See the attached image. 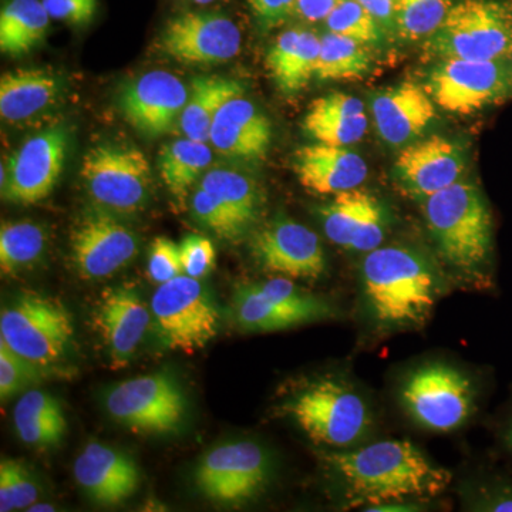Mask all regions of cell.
Masks as SVG:
<instances>
[{"mask_svg": "<svg viewBox=\"0 0 512 512\" xmlns=\"http://www.w3.org/2000/svg\"><path fill=\"white\" fill-rule=\"evenodd\" d=\"M323 461L345 484L352 505L369 510L407 498L437 497L451 476L437 467L409 441L387 440L355 451H332Z\"/></svg>", "mask_w": 512, "mask_h": 512, "instance_id": "6da1fadb", "label": "cell"}, {"mask_svg": "<svg viewBox=\"0 0 512 512\" xmlns=\"http://www.w3.org/2000/svg\"><path fill=\"white\" fill-rule=\"evenodd\" d=\"M363 295L373 318L387 328H406L427 318L439 285L429 262L402 247L367 252L362 265Z\"/></svg>", "mask_w": 512, "mask_h": 512, "instance_id": "7a4b0ae2", "label": "cell"}, {"mask_svg": "<svg viewBox=\"0 0 512 512\" xmlns=\"http://www.w3.org/2000/svg\"><path fill=\"white\" fill-rule=\"evenodd\" d=\"M424 218L441 256L470 275H487L493 256V215L483 192L460 180L423 201Z\"/></svg>", "mask_w": 512, "mask_h": 512, "instance_id": "3957f363", "label": "cell"}, {"mask_svg": "<svg viewBox=\"0 0 512 512\" xmlns=\"http://www.w3.org/2000/svg\"><path fill=\"white\" fill-rule=\"evenodd\" d=\"M424 49L439 62L511 60L512 0H460Z\"/></svg>", "mask_w": 512, "mask_h": 512, "instance_id": "277c9868", "label": "cell"}, {"mask_svg": "<svg viewBox=\"0 0 512 512\" xmlns=\"http://www.w3.org/2000/svg\"><path fill=\"white\" fill-rule=\"evenodd\" d=\"M103 404L111 419L137 434H174L187 419L183 387L167 370L110 387L104 393Z\"/></svg>", "mask_w": 512, "mask_h": 512, "instance_id": "5b68a950", "label": "cell"}, {"mask_svg": "<svg viewBox=\"0 0 512 512\" xmlns=\"http://www.w3.org/2000/svg\"><path fill=\"white\" fill-rule=\"evenodd\" d=\"M72 316L62 303L23 293L0 315V340L30 362L55 366L72 349Z\"/></svg>", "mask_w": 512, "mask_h": 512, "instance_id": "8992f818", "label": "cell"}, {"mask_svg": "<svg viewBox=\"0 0 512 512\" xmlns=\"http://www.w3.org/2000/svg\"><path fill=\"white\" fill-rule=\"evenodd\" d=\"M150 309L161 342L184 353L204 349L220 328V309L210 291L185 274L158 285Z\"/></svg>", "mask_w": 512, "mask_h": 512, "instance_id": "52a82bcc", "label": "cell"}, {"mask_svg": "<svg viewBox=\"0 0 512 512\" xmlns=\"http://www.w3.org/2000/svg\"><path fill=\"white\" fill-rule=\"evenodd\" d=\"M80 175L97 207L114 214H134L150 201L151 165L137 147L104 143L90 148Z\"/></svg>", "mask_w": 512, "mask_h": 512, "instance_id": "ba28073f", "label": "cell"}, {"mask_svg": "<svg viewBox=\"0 0 512 512\" xmlns=\"http://www.w3.org/2000/svg\"><path fill=\"white\" fill-rule=\"evenodd\" d=\"M286 412L309 439L325 446L348 447L369 429L365 400L335 380L306 387L286 404Z\"/></svg>", "mask_w": 512, "mask_h": 512, "instance_id": "9c48e42d", "label": "cell"}, {"mask_svg": "<svg viewBox=\"0 0 512 512\" xmlns=\"http://www.w3.org/2000/svg\"><path fill=\"white\" fill-rule=\"evenodd\" d=\"M427 92L441 109L477 113L512 97V60H440L431 69Z\"/></svg>", "mask_w": 512, "mask_h": 512, "instance_id": "30bf717a", "label": "cell"}, {"mask_svg": "<svg viewBox=\"0 0 512 512\" xmlns=\"http://www.w3.org/2000/svg\"><path fill=\"white\" fill-rule=\"evenodd\" d=\"M271 461L254 441H231L211 448L198 463L195 485L214 503L238 505L261 493Z\"/></svg>", "mask_w": 512, "mask_h": 512, "instance_id": "8fae6325", "label": "cell"}, {"mask_svg": "<svg viewBox=\"0 0 512 512\" xmlns=\"http://www.w3.org/2000/svg\"><path fill=\"white\" fill-rule=\"evenodd\" d=\"M402 397L417 423L440 433L458 429L473 412L474 389L470 379L441 363L414 372L404 384Z\"/></svg>", "mask_w": 512, "mask_h": 512, "instance_id": "7c38bea8", "label": "cell"}, {"mask_svg": "<svg viewBox=\"0 0 512 512\" xmlns=\"http://www.w3.org/2000/svg\"><path fill=\"white\" fill-rule=\"evenodd\" d=\"M70 251L74 268L83 279H103L136 258L138 239L114 212L96 205L74 224Z\"/></svg>", "mask_w": 512, "mask_h": 512, "instance_id": "4fadbf2b", "label": "cell"}, {"mask_svg": "<svg viewBox=\"0 0 512 512\" xmlns=\"http://www.w3.org/2000/svg\"><path fill=\"white\" fill-rule=\"evenodd\" d=\"M63 127H50L28 138L2 165V197L13 204H37L49 197L62 174L67 151Z\"/></svg>", "mask_w": 512, "mask_h": 512, "instance_id": "5bb4252c", "label": "cell"}, {"mask_svg": "<svg viewBox=\"0 0 512 512\" xmlns=\"http://www.w3.org/2000/svg\"><path fill=\"white\" fill-rule=\"evenodd\" d=\"M251 254L259 268L285 278L316 281L326 272L318 235L285 217L274 218L252 235Z\"/></svg>", "mask_w": 512, "mask_h": 512, "instance_id": "9a60e30c", "label": "cell"}, {"mask_svg": "<svg viewBox=\"0 0 512 512\" xmlns=\"http://www.w3.org/2000/svg\"><path fill=\"white\" fill-rule=\"evenodd\" d=\"M158 47L175 62L212 66L238 55L241 32L220 13L185 12L168 20Z\"/></svg>", "mask_w": 512, "mask_h": 512, "instance_id": "2e32d148", "label": "cell"}, {"mask_svg": "<svg viewBox=\"0 0 512 512\" xmlns=\"http://www.w3.org/2000/svg\"><path fill=\"white\" fill-rule=\"evenodd\" d=\"M188 93L190 90L183 80L163 70H154L124 84L120 110L138 133L150 138L161 137L180 121Z\"/></svg>", "mask_w": 512, "mask_h": 512, "instance_id": "e0dca14e", "label": "cell"}, {"mask_svg": "<svg viewBox=\"0 0 512 512\" xmlns=\"http://www.w3.org/2000/svg\"><path fill=\"white\" fill-rule=\"evenodd\" d=\"M466 165L457 141L433 136L403 148L394 163V178L407 194L424 201L463 180Z\"/></svg>", "mask_w": 512, "mask_h": 512, "instance_id": "ac0fdd59", "label": "cell"}, {"mask_svg": "<svg viewBox=\"0 0 512 512\" xmlns=\"http://www.w3.org/2000/svg\"><path fill=\"white\" fill-rule=\"evenodd\" d=\"M326 237L339 247L356 252L375 251L386 237L383 205L369 192L346 191L319 208Z\"/></svg>", "mask_w": 512, "mask_h": 512, "instance_id": "d6986e66", "label": "cell"}, {"mask_svg": "<svg viewBox=\"0 0 512 512\" xmlns=\"http://www.w3.org/2000/svg\"><path fill=\"white\" fill-rule=\"evenodd\" d=\"M151 309L131 288H110L101 293L94 325L109 352L111 369L130 363L151 325Z\"/></svg>", "mask_w": 512, "mask_h": 512, "instance_id": "ffe728a7", "label": "cell"}, {"mask_svg": "<svg viewBox=\"0 0 512 512\" xmlns=\"http://www.w3.org/2000/svg\"><path fill=\"white\" fill-rule=\"evenodd\" d=\"M74 478L94 504L116 507L140 487V468L124 451L101 443L83 448L73 466Z\"/></svg>", "mask_w": 512, "mask_h": 512, "instance_id": "44dd1931", "label": "cell"}, {"mask_svg": "<svg viewBox=\"0 0 512 512\" xmlns=\"http://www.w3.org/2000/svg\"><path fill=\"white\" fill-rule=\"evenodd\" d=\"M429 92L419 84L404 82L373 94V121L384 143L406 147L423 136L436 119V107Z\"/></svg>", "mask_w": 512, "mask_h": 512, "instance_id": "7402d4cb", "label": "cell"}, {"mask_svg": "<svg viewBox=\"0 0 512 512\" xmlns=\"http://www.w3.org/2000/svg\"><path fill=\"white\" fill-rule=\"evenodd\" d=\"M293 167L303 188L333 197L356 190L369 175L366 161L355 151L323 143L299 148Z\"/></svg>", "mask_w": 512, "mask_h": 512, "instance_id": "603a6c76", "label": "cell"}, {"mask_svg": "<svg viewBox=\"0 0 512 512\" xmlns=\"http://www.w3.org/2000/svg\"><path fill=\"white\" fill-rule=\"evenodd\" d=\"M212 147L229 158L261 160L272 143L271 121L252 101L234 97L222 106L212 124Z\"/></svg>", "mask_w": 512, "mask_h": 512, "instance_id": "cb8c5ba5", "label": "cell"}, {"mask_svg": "<svg viewBox=\"0 0 512 512\" xmlns=\"http://www.w3.org/2000/svg\"><path fill=\"white\" fill-rule=\"evenodd\" d=\"M303 127L316 143L349 147L366 136L369 119L362 100L330 93L313 101Z\"/></svg>", "mask_w": 512, "mask_h": 512, "instance_id": "d4e9b609", "label": "cell"}, {"mask_svg": "<svg viewBox=\"0 0 512 512\" xmlns=\"http://www.w3.org/2000/svg\"><path fill=\"white\" fill-rule=\"evenodd\" d=\"M64 82L59 74L40 69L16 70L0 80V116L16 123L50 109L62 97Z\"/></svg>", "mask_w": 512, "mask_h": 512, "instance_id": "484cf974", "label": "cell"}, {"mask_svg": "<svg viewBox=\"0 0 512 512\" xmlns=\"http://www.w3.org/2000/svg\"><path fill=\"white\" fill-rule=\"evenodd\" d=\"M320 36L309 30L281 33L269 49L266 66L278 89L285 94L301 92L316 74Z\"/></svg>", "mask_w": 512, "mask_h": 512, "instance_id": "4316f807", "label": "cell"}, {"mask_svg": "<svg viewBox=\"0 0 512 512\" xmlns=\"http://www.w3.org/2000/svg\"><path fill=\"white\" fill-rule=\"evenodd\" d=\"M13 426L19 439L28 446L56 447L66 436V414L55 396L30 389L22 394L13 409Z\"/></svg>", "mask_w": 512, "mask_h": 512, "instance_id": "83f0119b", "label": "cell"}, {"mask_svg": "<svg viewBox=\"0 0 512 512\" xmlns=\"http://www.w3.org/2000/svg\"><path fill=\"white\" fill-rule=\"evenodd\" d=\"M180 123L181 133L191 140L208 143L212 124L222 106L234 97L244 96L245 87L234 79L200 76L192 80Z\"/></svg>", "mask_w": 512, "mask_h": 512, "instance_id": "f1b7e54d", "label": "cell"}, {"mask_svg": "<svg viewBox=\"0 0 512 512\" xmlns=\"http://www.w3.org/2000/svg\"><path fill=\"white\" fill-rule=\"evenodd\" d=\"M50 19L42 0H9L0 12V50L28 55L45 40Z\"/></svg>", "mask_w": 512, "mask_h": 512, "instance_id": "f546056e", "label": "cell"}, {"mask_svg": "<svg viewBox=\"0 0 512 512\" xmlns=\"http://www.w3.org/2000/svg\"><path fill=\"white\" fill-rule=\"evenodd\" d=\"M212 161L207 143L183 138L165 144L158 156L161 180L178 202H184L188 190L197 183L200 175Z\"/></svg>", "mask_w": 512, "mask_h": 512, "instance_id": "4dcf8cb0", "label": "cell"}, {"mask_svg": "<svg viewBox=\"0 0 512 512\" xmlns=\"http://www.w3.org/2000/svg\"><path fill=\"white\" fill-rule=\"evenodd\" d=\"M200 187L218 198L248 231L258 221L264 197L248 175L228 168H215L202 177Z\"/></svg>", "mask_w": 512, "mask_h": 512, "instance_id": "1f68e13d", "label": "cell"}, {"mask_svg": "<svg viewBox=\"0 0 512 512\" xmlns=\"http://www.w3.org/2000/svg\"><path fill=\"white\" fill-rule=\"evenodd\" d=\"M232 308L235 322L247 332H275L306 323L298 313L266 298L254 284L238 286Z\"/></svg>", "mask_w": 512, "mask_h": 512, "instance_id": "d6a6232c", "label": "cell"}, {"mask_svg": "<svg viewBox=\"0 0 512 512\" xmlns=\"http://www.w3.org/2000/svg\"><path fill=\"white\" fill-rule=\"evenodd\" d=\"M372 67L367 45L350 37L328 32L320 36V52L316 74L319 80H357Z\"/></svg>", "mask_w": 512, "mask_h": 512, "instance_id": "836d02e7", "label": "cell"}, {"mask_svg": "<svg viewBox=\"0 0 512 512\" xmlns=\"http://www.w3.org/2000/svg\"><path fill=\"white\" fill-rule=\"evenodd\" d=\"M46 249V234L33 222H3L0 228V269L15 275L40 261Z\"/></svg>", "mask_w": 512, "mask_h": 512, "instance_id": "e575fe53", "label": "cell"}, {"mask_svg": "<svg viewBox=\"0 0 512 512\" xmlns=\"http://www.w3.org/2000/svg\"><path fill=\"white\" fill-rule=\"evenodd\" d=\"M460 0H396V32L409 42L427 40Z\"/></svg>", "mask_w": 512, "mask_h": 512, "instance_id": "d590c367", "label": "cell"}, {"mask_svg": "<svg viewBox=\"0 0 512 512\" xmlns=\"http://www.w3.org/2000/svg\"><path fill=\"white\" fill-rule=\"evenodd\" d=\"M55 366H43L19 356L0 340V399L2 402L12 399L19 393H25L30 387L45 382L55 376Z\"/></svg>", "mask_w": 512, "mask_h": 512, "instance_id": "8d00e7d4", "label": "cell"}, {"mask_svg": "<svg viewBox=\"0 0 512 512\" xmlns=\"http://www.w3.org/2000/svg\"><path fill=\"white\" fill-rule=\"evenodd\" d=\"M254 285L266 298L301 315L306 323L318 322L333 316L332 306L325 299L303 291L285 276H278Z\"/></svg>", "mask_w": 512, "mask_h": 512, "instance_id": "74e56055", "label": "cell"}, {"mask_svg": "<svg viewBox=\"0 0 512 512\" xmlns=\"http://www.w3.org/2000/svg\"><path fill=\"white\" fill-rule=\"evenodd\" d=\"M325 22L329 32L350 37L363 45H375L383 37L382 25L357 0H342Z\"/></svg>", "mask_w": 512, "mask_h": 512, "instance_id": "f35d334b", "label": "cell"}, {"mask_svg": "<svg viewBox=\"0 0 512 512\" xmlns=\"http://www.w3.org/2000/svg\"><path fill=\"white\" fill-rule=\"evenodd\" d=\"M39 500V487L28 468L5 458L0 463V511L28 510Z\"/></svg>", "mask_w": 512, "mask_h": 512, "instance_id": "ab89813d", "label": "cell"}, {"mask_svg": "<svg viewBox=\"0 0 512 512\" xmlns=\"http://www.w3.org/2000/svg\"><path fill=\"white\" fill-rule=\"evenodd\" d=\"M191 211L195 220L222 239L234 241L248 232L218 198L202 187H198L192 194Z\"/></svg>", "mask_w": 512, "mask_h": 512, "instance_id": "60d3db41", "label": "cell"}, {"mask_svg": "<svg viewBox=\"0 0 512 512\" xmlns=\"http://www.w3.org/2000/svg\"><path fill=\"white\" fill-rule=\"evenodd\" d=\"M183 274L180 245L175 244L170 238L154 239L151 244L150 258H148V276L151 282L163 285Z\"/></svg>", "mask_w": 512, "mask_h": 512, "instance_id": "b9f144b4", "label": "cell"}, {"mask_svg": "<svg viewBox=\"0 0 512 512\" xmlns=\"http://www.w3.org/2000/svg\"><path fill=\"white\" fill-rule=\"evenodd\" d=\"M181 262L185 275L191 278H205L215 265L214 244L200 235H190L180 244Z\"/></svg>", "mask_w": 512, "mask_h": 512, "instance_id": "7bdbcfd3", "label": "cell"}, {"mask_svg": "<svg viewBox=\"0 0 512 512\" xmlns=\"http://www.w3.org/2000/svg\"><path fill=\"white\" fill-rule=\"evenodd\" d=\"M50 18L74 26L89 25L97 12V0H42Z\"/></svg>", "mask_w": 512, "mask_h": 512, "instance_id": "ee69618b", "label": "cell"}, {"mask_svg": "<svg viewBox=\"0 0 512 512\" xmlns=\"http://www.w3.org/2000/svg\"><path fill=\"white\" fill-rule=\"evenodd\" d=\"M256 22L264 29L276 28L295 12L296 0H247Z\"/></svg>", "mask_w": 512, "mask_h": 512, "instance_id": "f6af8a7d", "label": "cell"}, {"mask_svg": "<svg viewBox=\"0 0 512 512\" xmlns=\"http://www.w3.org/2000/svg\"><path fill=\"white\" fill-rule=\"evenodd\" d=\"M342 0H296L295 13L306 22H322Z\"/></svg>", "mask_w": 512, "mask_h": 512, "instance_id": "bcb514c9", "label": "cell"}, {"mask_svg": "<svg viewBox=\"0 0 512 512\" xmlns=\"http://www.w3.org/2000/svg\"><path fill=\"white\" fill-rule=\"evenodd\" d=\"M382 25L396 30V0H357Z\"/></svg>", "mask_w": 512, "mask_h": 512, "instance_id": "7dc6e473", "label": "cell"}, {"mask_svg": "<svg viewBox=\"0 0 512 512\" xmlns=\"http://www.w3.org/2000/svg\"><path fill=\"white\" fill-rule=\"evenodd\" d=\"M503 440L505 447H507V450L510 451L512 456V416L510 417V420L507 421V424H505Z\"/></svg>", "mask_w": 512, "mask_h": 512, "instance_id": "c3c4849f", "label": "cell"}, {"mask_svg": "<svg viewBox=\"0 0 512 512\" xmlns=\"http://www.w3.org/2000/svg\"><path fill=\"white\" fill-rule=\"evenodd\" d=\"M28 511H30V512L55 511V507H53L52 504L35 503L33 505H30V507L28 508Z\"/></svg>", "mask_w": 512, "mask_h": 512, "instance_id": "681fc988", "label": "cell"}, {"mask_svg": "<svg viewBox=\"0 0 512 512\" xmlns=\"http://www.w3.org/2000/svg\"><path fill=\"white\" fill-rule=\"evenodd\" d=\"M188 2L197 3V5H208V3L214 2V0H188Z\"/></svg>", "mask_w": 512, "mask_h": 512, "instance_id": "f907efd6", "label": "cell"}, {"mask_svg": "<svg viewBox=\"0 0 512 512\" xmlns=\"http://www.w3.org/2000/svg\"><path fill=\"white\" fill-rule=\"evenodd\" d=\"M512 60V59H511Z\"/></svg>", "mask_w": 512, "mask_h": 512, "instance_id": "816d5d0a", "label": "cell"}]
</instances>
